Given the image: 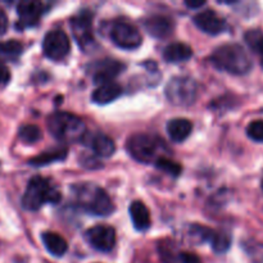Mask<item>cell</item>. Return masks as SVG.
<instances>
[{
    "instance_id": "1",
    "label": "cell",
    "mask_w": 263,
    "mask_h": 263,
    "mask_svg": "<svg viewBox=\"0 0 263 263\" xmlns=\"http://www.w3.org/2000/svg\"><path fill=\"white\" fill-rule=\"evenodd\" d=\"M71 194L76 205L98 217H107L115 212V204L104 189L91 182L72 185Z\"/></svg>"
},
{
    "instance_id": "2",
    "label": "cell",
    "mask_w": 263,
    "mask_h": 263,
    "mask_svg": "<svg viewBox=\"0 0 263 263\" xmlns=\"http://www.w3.org/2000/svg\"><path fill=\"white\" fill-rule=\"evenodd\" d=\"M210 61L217 69L228 73L243 76L253 68L251 57L239 44H225L212 51Z\"/></svg>"
},
{
    "instance_id": "3",
    "label": "cell",
    "mask_w": 263,
    "mask_h": 263,
    "mask_svg": "<svg viewBox=\"0 0 263 263\" xmlns=\"http://www.w3.org/2000/svg\"><path fill=\"white\" fill-rule=\"evenodd\" d=\"M46 125L49 133L62 143L69 144L82 141L86 135V125L84 121L72 113H53L48 117Z\"/></svg>"
},
{
    "instance_id": "4",
    "label": "cell",
    "mask_w": 263,
    "mask_h": 263,
    "mask_svg": "<svg viewBox=\"0 0 263 263\" xmlns=\"http://www.w3.org/2000/svg\"><path fill=\"white\" fill-rule=\"evenodd\" d=\"M62 195L58 187L49 179L43 176H33L28 181L26 192L22 197V207L27 211H39L44 204H55Z\"/></svg>"
},
{
    "instance_id": "5",
    "label": "cell",
    "mask_w": 263,
    "mask_h": 263,
    "mask_svg": "<svg viewBox=\"0 0 263 263\" xmlns=\"http://www.w3.org/2000/svg\"><path fill=\"white\" fill-rule=\"evenodd\" d=\"M164 146L163 140L151 134H135L126 141V149L135 161L149 164L159 158L158 153Z\"/></svg>"
},
{
    "instance_id": "6",
    "label": "cell",
    "mask_w": 263,
    "mask_h": 263,
    "mask_svg": "<svg viewBox=\"0 0 263 263\" xmlns=\"http://www.w3.org/2000/svg\"><path fill=\"white\" fill-rule=\"evenodd\" d=\"M166 98L175 105H192L198 98V84L187 76L174 77L166 85Z\"/></svg>"
},
{
    "instance_id": "7",
    "label": "cell",
    "mask_w": 263,
    "mask_h": 263,
    "mask_svg": "<svg viewBox=\"0 0 263 263\" xmlns=\"http://www.w3.org/2000/svg\"><path fill=\"white\" fill-rule=\"evenodd\" d=\"M109 37L115 45L125 50H134L141 45V33L135 25L118 18L110 23Z\"/></svg>"
},
{
    "instance_id": "8",
    "label": "cell",
    "mask_w": 263,
    "mask_h": 263,
    "mask_svg": "<svg viewBox=\"0 0 263 263\" xmlns=\"http://www.w3.org/2000/svg\"><path fill=\"white\" fill-rule=\"evenodd\" d=\"M71 28L74 40L82 50H89L95 43L92 30V13L90 10H80L71 18Z\"/></svg>"
},
{
    "instance_id": "9",
    "label": "cell",
    "mask_w": 263,
    "mask_h": 263,
    "mask_svg": "<svg viewBox=\"0 0 263 263\" xmlns=\"http://www.w3.org/2000/svg\"><path fill=\"white\" fill-rule=\"evenodd\" d=\"M190 235L192 238L198 239L199 241L210 243L216 253H225L231 247V236L226 231L213 230L204 225H193L190 228Z\"/></svg>"
},
{
    "instance_id": "10",
    "label": "cell",
    "mask_w": 263,
    "mask_h": 263,
    "mask_svg": "<svg viewBox=\"0 0 263 263\" xmlns=\"http://www.w3.org/2000/svg\"><path fill=\"white\" fill-rule=\"evenodd\" d=\"M69 50L71 43L64 31L51 30L44 37L43 51L46 58L51 61H62L68 55Z\"/></svg>"
},
{
    "instance_id": "11",
    "label": "cell",
    "mask_w": 263,
    "mask_h": 263,
    "mask_svg": "<svg viewBox=\"0 0 263 263\" xmlns=\"http://www.w3.org/2000/svg\"><path fill=\"white\" fill-rule=\"evenodd\" d=\"M87 243L99 252H110L116 246V230L109 225H95L85 234Z\"/></svg>"
},
{
    "instance_id": "12",
    "label": "cell",
    "mask_w": 263,
    "mask_h": 263,
    "mask_svg": "<svg viewBox=\"0 0 263 263\" xmlns=\"http://www.w3.org/2000/svg\"><path fill=\"white\" fill-rule=\"evenodd\" d=\"M193 22H194V25L199 30L208 33V35H220V33L225 32L228 30V23H226V21L222 17H220L212 9H207L198 13L193 18Z\"/></svg>"
},
{
    "instance_id": "13",
    "label": "cell",
    "mask_w": 263,
    "mask_h": 263,
    "mask_svg": "<svg viewBox=\"0 0 263 263\" xmlns=\"http://www.w3.org/2000/svg\"><path fill=\"white\" fill-rule=\"evenodd\" d=\"M125 69V64L116 59H102L92 68V80L95 84L104 85L113 82V80Z\"/></svg>"
},
{
    "instance_id": "14",
    "label": "cell",
    "mask_w": 263,
    "mask_h": 263,
    "mask_svg": "<svg viewBox=\"0 0 263 263\" xmlns=\"http://www.w3.org/2000/svg\"><path fill=\"white\" fill-rule=\"evenodd\" d=\"M146 32L156 39H166L172 35L175 30V22L172 18L163 14H153L143 21Z\"/></svg>"
},
{
    "instance_id": "15",
    "label": "cell",
    "mask_w": 263,
    "mask_h": 263,
    "mask_svg": "<svg viewBox=\"0 0 263 263\" xmlns=\"http://www.w3.org/2000/svg\"><path fill=\"white\" fill-rule=\"evenodd\" d=\"M44 10H45V8H44L43 3L40 2H28V0L21 2L17 7L20 27L27 28L37 25Z\"/></svg>"
},
{
    "instance_id": "16",
    "label": "cell",
    "mask_w": 263,
    "mask_h": 263,
    "mask_svg": "<svg viewBox=\"0 0 263 263\" xmlns=\"http://www.w3.org/2000/svg\"><path fill=\"white\" fill-rule=\"evenodd\" d=\"M86 145L91 149L92 153L97 154L98 157H110L115 154L116 152V144L109 136L102 133H95V134H86L84 140Z\"/></svg>"
},
{
    "instance_id": "17",
    "label": "cell",
    "mask_w": 263,
    "mask_h": 263,
    "mask_svg": "<svg viewBox=\"0 0 263 263\" xmlns=\"http://www.w3.org/2000/svg\"><path fill=\"white\" fill-rule=\"evenodd\" d=\"M158 252L163 263H202L197 254L186 251H179L176 247L167 244L166 241L159 244Z\"/></svg>"
},
{
    "instance_id": "18",
    "label": "cell",
    "mask_w": 263,
    "mask_h": 263,
    "mask_svg": "<svg viewBox=\"0 0 263 263\" xmlns=\"http://www.w3.org/2000/svg\"><path fill=\"white\" fill-rule=\"evenodd\" d=\"M128 211H130L131 221H133L134 228L139 231L148 230L152 221L151 213H149V210L146 208V205L141 200H134L130 204Z\"/></svg>"
},
{
    "instance_id": "19",
    "label": "cell",
    "mask_w": 263,
    "mask_h": 263,
    "mask_svg": "<svg viewBox=\"0 0 263 263\" xmlns=\"http://www.w3.org/2000/svg\"><path fill=\"white\" fill-rule=\"evenodd\" d=\"M193 131V123L186 118H174L167 123V133L175 143H182L190 136Z\"/></svg>"
},
{
    "instance_id": "20",
    "label": "cell",
    "mask_w": 263,
    "mask_h": 263,
    "mask_svg": "<svg viewBox=\"0 0 263 263\" xmlns=\"http://www.w3.org/2000/svg\"><path fill=\"white\" fill-rule=\"evenodd\" d=\"M121 95H122V87L116 82H109V84L100 85L97 90H94L91 99L97 104H108L118 99Z\"/></svg>"
},
{
    "instance_id": "21",
    "label": "cell",
    "mask_w": 263,
    "mask_h": 263,
    "mask_svg": "<svg viewBox=\"0 0 263 263\" xmlns=\"http://www.w3.org/2000/svg\"><path fill=\"white\" fill-rule=\"evenodd\" d=\"M41 239L45 246L46 251L54 257H62L66 254L67 249H68V244H67L66 239L59 234L53 233V231H45L41 234Z\"/></svg>"
},
{
    "instance_id": "22",
    "label": "cell",
    "mask_w": 263,
    "mask_h": 263,
    "mask_svg": "<svg viewBox=\"0 0 263 263\" xmlns=\"http://www.w3.org/2000/svg\"><path fill=\"white\" fill-rule=\"evenodd\" d=\"M193 57V50L187 44L172 43L167 45L163 50L164 61L170 63H180L185 62Z\"/></svg>"
},
{
    "instance_id": "23",
    "label": "cell",
    "mask_w": 263,
    "mask_h": 263,
    "mask_svg": "<svg viewBox=\"0 0 263 263\" xmlns=\"http://www.w3.org/2000/svg\"><path fill=\"white\" fill-rule=\"evenodd\" d=\"M67 154H68V151L67 148H55V149H50V151L43 152L39 156L33 157L28 161V163L33 167H43V166H48V164L54 163V162H59L66 159Z\"/></svg>"
},
{
    "instance_id": "24",
    "label": "cell",
    "mask_w": 263,
    "mask_h": 263,
    "mask_svg": "<svg viewBox=\"0 0 263 263\" xmlns=\"http://www.w3.org/2000/svg\"><path fill=\"white\" fill-rule=\"evenodd\" d=\"M244 40H246L247 45L251 48V50L258 57L259 63L263 68V31L258 28H252L246 32Z\"/></svg>"
},
{
    "instance_id": "25",
    "label": "cell",
    "mask_w": 263,
    "mask_h": 263,
    "mask_svg": "<svg viewBox=\"0 0 263 263\" xmlns=\"http://www.w3.org/2000/svg\"><path fill=\"white\" fill-rule=\"evenodd\" d=\"M18 138L26 144H33L37 143L41 138L43 134L41 130L36 125H25L20 128L18 131Z\"/></svg>"
},
{
    "instance_id": "26",
    "label": "cell",
    "mask_w": 263,
    "mask_h": 263,
    "mask_svg": "<svg viewBox=\"0 0 263 263\" xmlns=\"http://www.w3.org/2000/svg\"><path fill=\"white\" fill-rule=\"evenodd\" d=\"M154 166L158 170H161V171L166 172V174L175 177L179 176L182 172L181 164H179L177 162H174L172 159L166 158V157H159V158L154 162Z\"/></svg>"
},
{
    "instance_id": "27",
    "label": "cell",
    "mask_w": 263,
    "mask_h": 263,
    "mask_svg": "<svg viewBox=\"0 0 263 263\" xmlns=\"http://www.w3.org/2000/svg\"><path fill=\"white\" fill-rule=\"evenodd\" d=\"M23 53V44L18 40H8L0 43V54L15 58Z\"/></svg>"
},
{
    "instance_id": "28",
    "label": "cell",
    "mask_w": 263,
    "mask_h": 263,
    "mask_svg": "<svg viewBox=\"0 0 263 263\" xmlns=\"http://www.w3.org/2000/svg\"><path fill=\"white\" fill-rule=\"evenodd\" d=\"M247 135L256 143H263V120H257L249 123Z\"/></svg>"
},
{
    "instance_id": "29",
    "label": "cell",
    "mask_w": 263,
    "mask_h": 263,
    "mask_svg": "<svg viewBox=\"0 0 263 263\" xmlns=\"http://www.w3.org/2000/svg\"><path fill=\"white\" fill-rule=\"evenodd\" d=\"M10 80V71L4 62L0 61V85L7 84Z\"/></svg>"
},
{
    "instance_id": "30",
    "label": "cell",
    "mask_w": 263,
    "mask_h": 263,
    "mask_svg": "<svg viewBox=\"0 0 263 263\" xmlns=\"http://www.w3.org/2000/svg\"><path fill=\"white\" fill-rule=\"evenodd\" d=\"M8 28V17L4 10L0 8V36L4 35Z\"/></svg>"
},
{
    "instance_id": "31",
    "label": "cell",
    "mask_w": 263,
    "mask_h": 263,
    "mask_svg": "<svg viewBox=\"0 0 263 263\" xmlns=\"http://www.w3.org/2000/svg\"><path fill=\"white\" fill-rule=\"evenodd\" d=\"M205 4L204 0H199V2H185V5L187 8H192V9H198V8H202Z\"/></svg>"
},
{
    "instance_id": "32",
    "label": "cell",
    "mask_w": 263,
    "mask_h": 263,
    "mask_svg": "<svg viewBox=\"0 0 263 263\" xmlns=\"http://www.w3.org/2000/svg\"><path fill=\"white\" fill-rule=\"evenodd\" d=\"M262 189H263V179H262Z\"/></svg>"
}]
</instances>
